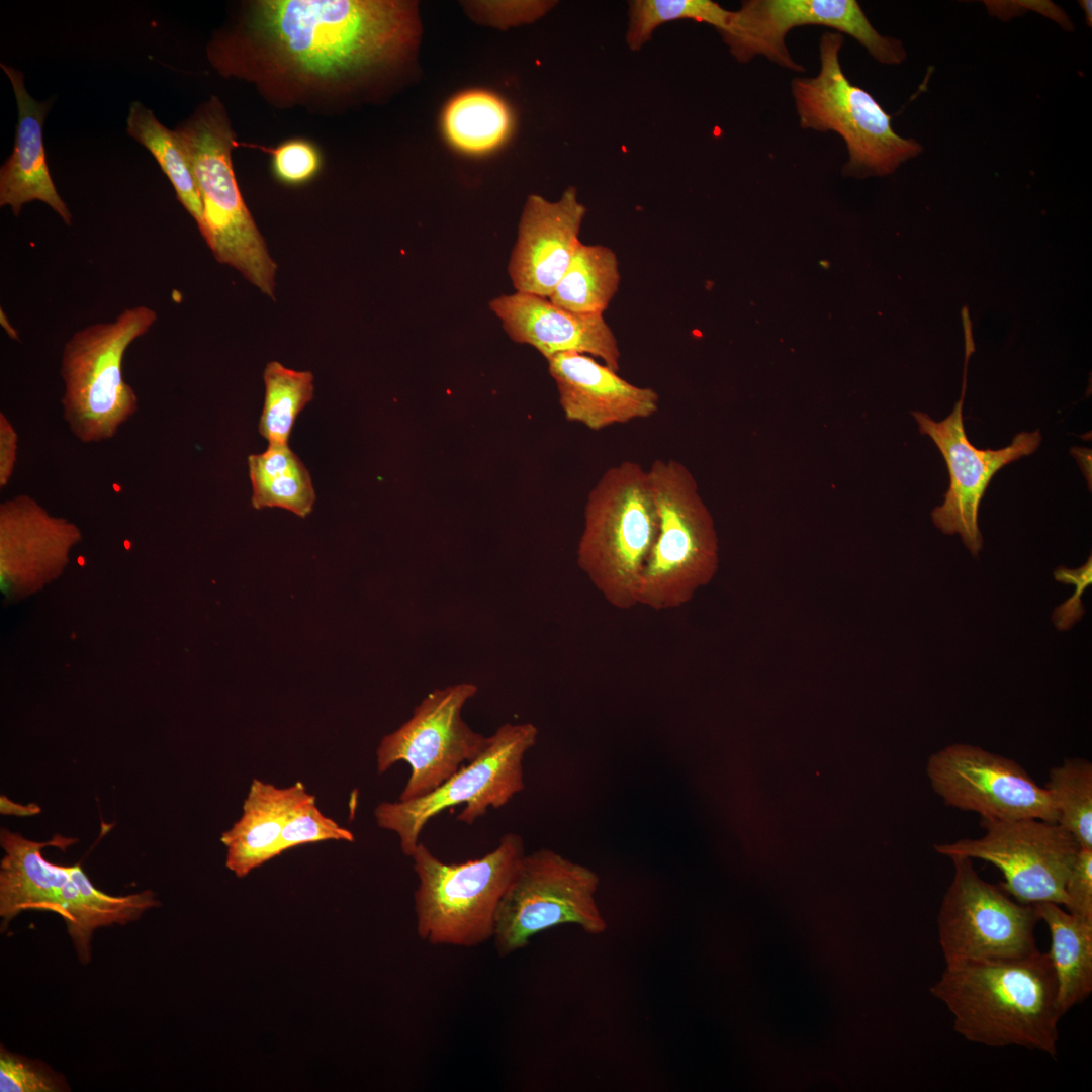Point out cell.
<instances>
[{"label":"cell","mask_w":1092,"mask_h":1092,"mask_svg":"<svg viewBox=\"0 0 1092 1092\" xmlns=\"http://www.w3.org/2000/svg\"><path fill=\"white\" fill-rule=\"evenodd\" d=\"M157 321L152 308L123 310L113 322L76 332L66 343L60 373L65 385L63 416L84 443L111 439L138 410V397L122 377L129 345Z\"/></svg>","instance_id":"obj_9"},{"label":"cell","mask_w":1092,"mask_h":1092,"mask_svg":"<svg viewBox=\"0 0 1092 1092\" xmlns=\"http://www.w3.org/2000/svg\"><path fill=\"white\" fill-rule=\"evenodd\" d=\"M1063 907L1092 922V848H1080L1064 886Z\"/></svg>","instance_id":"obj_36"},{"label":"cell","mask_w":1092,"mask_h":1092,"mask_svg":"<svg viewBox=\"0 0 1092 1092\" xmlns=\"http://www.w3.org/2000/svg\"><path fill=\"white\" fill-rule=\"evenodd\" d=\"M1056 813L1055 822L1082 848H1092V763L1069 758L1049 772L1044 786Z\"/></svg>","instance_id":"obj_29"},{"label":"cell","mask_w":1092,"mask_h":1092,"mask_svg":"<svg viewBox=\"0 0 1092 1092\" xmlns=\"http://www.w3.org/2000/svg\"><path fill=\"white\" fill-rule=\"evenodd\" d=\"M18 435L7 417L0 414V487H6L13 475Z\"/></svg>","instance_id":"obj_37"},{"label":"cell","mask_w":1092,"mask_h":1092,"mask_svg":"<svg viewBox=\"0 0 1092 1092\" xmlns=\"http://www.w3.org/2000/svg\"><path fill=\"white\" fill-rule=\"evenodd\" d=\"M0 67L11 82L18 110L14 148L0 168V206H9L18 216L25 203L39 200L71 225L72 214L51 177L42 140L43 122L52 102H40L30 96L22 72L3 63Z\"/></svg>","instance_id":"obj_21"},{"label":"cell","mask_w":1092,"mask_h":1092,"mask_svg":"<svg viewBox=\"0 0 1092 1092\" xmlns=\"http://www.w3.org/2000/svg\"><path fill=\"white\" fill-rule=\"evenodd\" d=\"M732 11L711 0H635L629 2L626 42L639 51L660 25L676 20H694L724 29Z\"/></svg>","instance_id":"obj_30"},{"label":"cell","mask_w":1092,"mask_h":1092,"mask_svg":"<svg viewBox=\"0 0 1092 1092\" xmlns=\"http://www.w3.org/2000/svg\"><path fill=\"white\" fill-rule=\"evenodd\" d=\"M553 1L470 2L469 11L478 19L502 28L533 22L546 14Z\"/></svg>","instance_id":"obj_34"},{"label":"cell","mask_w":1092,"mask_h":1092,"mask_svg":"<svg viewBox=\"0 0 1092 1092\" xmlns=\"http://www.w3.org/2000/svg\"><path fill=\"white\" fill-rule=\"evenodd\" d=\"M659 526L648 470L634 461L607 469L588 493L577 564L614 608L638 605Z\"/></svg>","instance_id":"obj_5"},{"label":"cell","mask_w":1092,"mask_h":1092,"mask_svg":"<svg viewBox=\"0 0 1092 1092\" xmlns=\"http://www.w3.org/2000/svg\"><path fill=\"white\" fill-rule=\"evenodd\" d=\"M980 838L937 843L934 850L947 857H968L994 864L1001 871V887L1024 904L1052 902L1064 905V886L1080 845L1059 824L1038 818L991 821L981 819Z\"/></svg>","instance_id":"obj_15"},{"label":"cell","mask_w":1092,"mask_h":1092,"mask_svg":"<svg viewBox=\"0 0 1092 1092\" xmlns=\"http://www.w3.org/2000/svg\"><path fill=\"white\" fill-rule=\"evenodd\" d=\"M324 840L352 842L354 834L325 816L316 807L315 797L312 795L295 807L287 817L277 852L280 855L292 847Z\"/></svg>","instance_id":"obj_31"},{"label":"cell","mask_w":1092,"mask_h":1092,"mask_svg":"<svg viewBox=\"0 0 1092 1092\" xmlns=\"http://www.w3.org/2000/svg\"><path fill=\"white\" fill-rule=\"evenodd\" d=\"M489 306L512 340L534 347L546 359L577 352L600 358L616 372L620 368L618 341L603 314L573 312L519 291L493 298Z\"/></svg>","instance_id":"obj_19"},{"label":"cell","mask_w":1092,"mask_h":1092,"mask_svg":"<svg viewBox=\"0 0 1092 1092\" xmlns=\"http://www.w3.org/2000/svg\"><path fill=\"white\" fill-rule=\"evenodd\" d=\"M962 408L963 397L942 421H934L921 412H912V416L920 433L934 441L949 473L944 502L931 513L933 524L946 535L958 533L977 558L983 548L978 513L987 486L1003 466L1032 454L1041 442V435L1039 430L1021 432L1004 448L981 450L966 435Z\"/></svg>","instance_id":"obj_17"},{"label":"cell","mask_w":1092,"mask_h":1092,"mask_svg":"<svg viewBox=\"0 0 1092 1092\" xmlns=\"http://www.w3.org/2000/svg\"><path fill=\"white\" fill-rule=\"evenodd\" d=\"M271 156V170L274 177L287 186H300L310 182L322 169V155L318 148L304 139L284 141L273 148L250 145Z\"/></svg>","instance_id":"obj_32"},{"label":"cell","mask_w":1092,"mask_h":1092,"mask_svg":"<svg viewBox=\"0 0 1092 1092\" xmlns=\"http://www.w3.org/2000/svg\"><path fill=\"white\" fill-rule=\"evenodd\" d=\"M1080 4H1081L1082 8L1085 11L1087 22L1089 21V25H1091V19H1092L1091 1H1088V0L1081 1Z\"/></svg>","instance_id":"obj_39"},{"label":"cell","mask_w":1092,"mask_h":1092,"mask_svg":"<svg viewBox=\"0 0 1092 1092\" xmlns=\"http://www.w3.org/2000/svg\"><path fill=\"white\" fill-rule=\"evenodd\" d=\"M525 855L523 839L502 836L482 857L459 863L439 859L422 842L411 855L417 932L433 945L474 947L492 939L500 901Z\"/></svg>","instance_id":"obj_6"},{"label":"cell","mask_w":1092,"mask_h":1092,"mask_svg":"<svg viewBox=\"0 0 1092 1092\" xmlns=\"http://www.w3.org/2000/svg\"><path fill=\"white\" fill-rule=\"evenodd\" d=\"M537 737L532 723L503 724L475 759L432 792L413 800L380 803L374 811L377 825L396 833L401 851L411 857L425 826L443 811L464 805L456 819L473 824L489 808L505 806L525 788L523 759Z\"/></svg>","instance_id":"obj_10"},{"label":"cell","mask_w":1092,"mask_h":1092,"mask_svg":"<svg viewBox=\"0 0 1092 1092\" xmlns=\"http://www.w3.org/2000/svg\"><path fill=\"white\" fill-rule=\"evenodd\" d=\"M926 774L945 805L975 812L983 820H1056L1045 787L1016 761L979 746H945L929 756Z\"/></svg>","instance_id":"obj_16"},{"label":"cell","mask_w":1092,"mask_h":1092,"mask_svg":"<svg viewBox=\"0 0 1092 1092\" xmlns=\"http://www.w3.org/2000/svg\"><path fill=\"white\" fill-rule=\"evenodd\" d=\"M547 361L568 421L600 431L658 411L659 395L654 389L628 382L592 356L565 352Z\"/></svg>","instance_id":"obj_20"},{"label":"cell","mask_w":1092,"mask_h":1092,"mask_svg":"<svg viewBox=\"0 0 1092 1092\" xmlns=\"http://www.w3.org/2000/svg\"><path fill=\"white\" fill-rule=\"evenodd\" d=\"M1054 577L1064 584L1075 586L1073 595L1064 603L1056 607L1052 614V622L1059 631H1068L1076 623L1081 621L1085 614L1082 596L1085 589L1092 583V558L1080 567L1070 569L1059 566L1054 570Z\"/></svg>","instance_id":"obj_35"},{"label":"cell","mask_w":1092,"mask_h":1092,"mask_svg":"<svg viewBox=\"0 0 1092 1092\" xmlns=\"http://www.w3.org/2000/svg\"><path fill=\"white\" fill-rule=\"evenodd\" d=\"M420 33L417 6L393 0H264L241 34L208 55L249 52L262 72L305 86L332 85L398 60Z\"/></svg>","instance_id":"obj_1"},{"label":"cell","mask_w":1092,"mask_h":1092,"mask_svg":"<svg viewBox=\"0 0 1092 1092\" xmlns=\"http://www.w3.org/2000/svg\"><path fill=\"white\" fill-rule=\"evenodd\" d=\"M477 691L475 684L466 681L433 690L407 721L381 739L376 751L379 774L399 761L411 767L398 800L432 792L486 748L489 736L474 731L462 718L465 704Z\"/></svg>","instance_id":"obj_13"},{"label":"cell","mask_w":1092,"mask_h":1092,"mask_svg":"<svg viewBox=\"0 0 1092 1092\" xmlns=\"http://www.w3.org/2000/svg\"><path fill=\"white\" fill-rule=\"evenodd\" d=\"M0 812L4 815L32 816L40 812V807L35 803L28 805L18 804L2 795L0 797Z\"/></svg>","instance_id":"obj_38"},{"label":"cell","mask_w":1092,"mask_h":1092,"mask_svg":"<svg viewBox=\"0 0 1092 1092\" xmlns=\"http://www.w3.org/2000/svg\"><path fill=\"white\" fill-rule=\"evenodd\" d=\"M843 42L842 33L825 31L819 41L818 74L792 80L800 126L834 131L842 138L848 151L844 176L888 175L923 148L917 141L899 135L892 127V116L868 91L846 78L839 61Z\"/></svg>","instance_id":"obj_7"},{"label":"cell","mask_w":1092,"mask_h":1092,"mask_svg":"<svg viewBox=\"0 0 1092 1092\" xmlns=\"http://www.w3.org/2000/svg\"><path fill=\"white\" fill-rule=\"evenodd\" d=\"M953 877L942 898L938 938L945 965L1012 959L1037 951L1034 905L982 879L968 857H950Z\"/></svg>","instance_id":"obj_12"},{"label":"cell","mask_w":1092,"mask_h":1092,"mask_svg":"<svg viewBox=\"0 0 1092 1092\" xmlns=\"http://www.w3.org/2000/svg\"><path fill=\"white\" fill-rule=\"evenodd\" d=\"M801 25L848 34L882 64L896 65L906 58L902 42L880 34L855 0H746L719 33L739 63L762 56L785 69L805 72L786 44L788 32Z\"/></svg>","instance_id":"obj_14"},{"label":"cell","mask_w":1092,"mask_h":1092,"mask_svg":"<svg viewBox=\"0 0 1092 1092\" xmlns=\"http://www.w3.org/2000/svg\"><path fill=\"white\" fill-rule=\"evenodd\" d=\"M599 886L593 869L552 849L525 853L497 910L492 940L498 956L512 954L560 925L604 933L608 924L596 899Z\"/></svg>","instance_id":"obj_11"},{"label":"cell","mask_w":1092,"mask_h":1092,"mask_svg":"<svg viewBox=\"0 0 1092 1092\" xmlns=\"http://www.w3.org/2000/svg\"><path fill=\"white\" fill-rule=\"evenodd\" d=\"M618 264L611 248L579 242L548 299L573 312L603 314L619 288Z\"/></svg>","instance_id":"obj_26"},{"label":"cell","mask_w":1092,"mask_h":1092,"mask_svg":"<svg viewBox=\"0 0 1092 1092\" xmlns=\"http://www.w3.org/2000/svg\"><path fill=\"white\" fill-rule=\"evenodd\" d=\"M252 483V506L281 508L305 518L315 502L308 470L288 444H269L259 454L248 457Z\"/></svg>","instance_id":"obj_25"},{"label":"cell","mask_w":1092,"mask_h":1092,"mask_svg":"<svg viewBox=\"0 0 1092 1092\" xmlns=\"http://www.w3.org/2000/svg\"><path fill=\"white\" fill-rule=\"evenodd\" d=\"M514 127L511 107L498 94L469 89L455 94L445 104L441 128L446 142L469 156L490 154L503 147Z\"/></svg>","instance_id":"obj_24"},{"label":"cell","mask_w":1092,"mask_h":1092,"mask_svg":"<svg viewBox=\"0 0 1092 1092\" xmlns=\"http://www.w3.org/2000/svg\"><path fill=\"white\" fill-rule=\"evenodd\" d=\"M300 782L287 788L254 779L240 819L221 835L225 864L239 878L278 856L277 848L291 811L310 798Z\"/></svg>","instance_id":"obj_22"},{"label":"cell","mask_w":1092,"mask_h":1092,"mask_svg":"<svg viewBox=\"0 0 1092 1092\" xmlns=\"http://www.w3.org/2000/svg\"><path fill=\"white\" fill-rule=\"evenodd\" d=\"M1034 907L1050 931L1048 953L1057 981L1058 1004L1065 1015L1092 992V922L1056 903L1041 902Z\"/></svg>","instance_id":"obj_23"},{"label":"cell","mask_w":1092,"mask_h":1092,"mask_svg":"<svg viewBox=\"0 0 1092 1092\" xmlns=\"http://www.w3.org/2000/svg\"><path fill=\"white\" fill-rule=\"evenodd\" d=\"M263 379L265 396L259 433L269 444H288L297 416L313 398V375L271 361Z\"/></svg>","instance_id":"obj_28"},{"label":"cell","mask_w":1092,"mask_h":1092,"mask_svg":"<svg viewBox=\"0 0 1092 1092\" xmlns=\"http://www.w3.org/2000/svg\"><path fill=\"white\" fill-rule=\"evenodd\" d=\"M648 473L659 526L641 576L638 605L662 611L687 604L711 581L718 568V539L712 515L682 463L657 459Z\"/></svg>","instance_id":"obj_8"},{"label":"cell","mask_w":1092,"mask_h":1092,"mask_svg":"<svg viewBox=\"0 0 1092 1092\" xmlns=\"http://www.w3.org/2000/svg\"><path fill=\"white\" fill-rule=\"evenodd\" d=\"M126 132L148 149L169 178L177 199L196 221L199 232L203 228V209L196 182L174 130L163 125L153 111L140 101L130 104L126 119Z\"/></svg>","instance_id":"obj_27"},{"label":"cell","mask_w":1092,"mask_h":1092,"mask_svg":"<svg viewBox=\"0 0 1092 1092\" xmlns=\"http://www.w3.org/2000/svg\"><path fill=\"white\" fill-rule=\"evenodd\" d=\"M174 131L196 182L203 209L200 234L213 256L274 299L277 265L237 183L232 152L238 144L222 103L212 96Z\"/></svg>","instance_id":"obj_4"},{"label":"cell","mask_w":1092,"mask_h":1092,"mask_svg":"<svg viewBox=\"0 0 1092 1092\" xmlns=\"http://www.w3.org/2000/svg\"><path fill=\"white\" fill-rule=\"evenodd\" d=\"M930 992L970 1042L1057 1055V981L1048 952L946 965Z\"/></svg>","instance_id":"obj_2"},{"label":"cell","mask_w":1092,"mask_h":1092,"mask_svg":"<svg viewBox=\"0 0 1092 1092\" xmlns=\"http://www.w3.org/2000/svg\"><path fill=\"white\" fill-rule=\"evenodd\" d=\"M63 1088L61 1080L44 1066L1 1049V1092H57Z\"/></svg>","instance_id":"obj_33"},{"label":"cell","mask_w":1092,"mask_h":1092,"mask_svg":"<svg viewBox=\"0 0 1092 1092\" xmlns=\"http://www.w3.org/2000/svg\"><path fill=\"white\" fill-rule=\"evenodd\" d=\"M0 842L5 851L0 864V916L8 923L26 910L58 913L83 964L91 959V939L96 929L134 921L159 905L150 890L108 895L93 886L80 864L58 866L42 856L43 847L65 849L76 839L61 836L38 842L2 829Z\"/></svg>","instance_id":"obj_3"},{"label":"cell","mask_w":1092,"mask_h":1092,"mask_svg":"<svg viewBox=\"0 0 1092 1092\" xmlns=\"http://www.w3.org/2000/svg\"><path fill=\"white\" fill-rule=\"evenodd\" d=\"M585 214L573 186L556 201L528 196L508 264L516 291L549 297L580 242Z\"/></svg>","instance_id":"obj_18"}]
</instances>
